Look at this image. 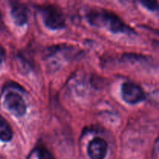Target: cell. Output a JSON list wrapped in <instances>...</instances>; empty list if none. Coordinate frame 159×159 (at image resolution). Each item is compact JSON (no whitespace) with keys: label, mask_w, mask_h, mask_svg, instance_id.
I'll list each match as a JSON object with an SVG mask.
<instances>
[{"label":"cell","mask_w":159,"mask_h":159,"mask_svg":"<svg viewBox=\"0 0 159 159\" xmlns=\"http://www.w3.org/2000/svg\"><path fill=\"white\" fill-rule=\"evenodd\" d=\"M86 19L93 26L104 27L114 34L134 33L133 30L117 15L105 9H93L87 13Z\"/></svg>","instance_id":"cell-1"},{"label":"cell","mask_w":159,"mask_h":159,"mask_svg":"<svg viewBox=\"0 0 159 159\" xmlns=\"http://www.w3.org/2000/svg\"><path fill=\"white\" fill-rule=\"evenodd\" d=\"M40 13L45 26L49 29L59 30L65 26V17L58 6L54 5L42 6Z\"/></svg>","instance_id":"cell-2"},{"label":"cell","mask_w":159,"mask_h":159,"mask_svg":"<svg viewBox=\"0 0 159 159\" xmlns=\"http://www.w3.org/2000/svg\"><path fill=\"white\" fill-rule=\"evenodd\" d=\"M121 97L123 100L130 105L141 102L145 99L144 90L134 82H124L121 85Z\"/></svg>","instance_id":"cell-3"},{"label":"cell","mask_w":159,"mask_h":159,"mask_svg":"<svg viewBox=\"0 0 159 159\" xmlns=\"http://www.w3.org/2000/svg\"><path fill=\"white\" fill-rule=\"evenodd\" d=\"M4 105L12 114L21 117L26 112V104L19 93L9 92L5 96Z\"/></svg>","instance_id":"cell-4"},{"label":"cell","mask_w":159,"mask_h":159,"mask_svg":"<svg viewBox=\"0 0 159 159\" xmlns=\"http://www.w3.org/2000/svg\"><path fill=\"white\" fill-rule=\"evenodd\" d=\"M108 151L107 141L101 138H96L88 144L87 152L91 159H104Z\"/></svg>","instance_id":"cell-5"},{"label":"cell","mask_w":159,"mask_h":159,"mask_svg":"<svg viewBox=\"0 0 159 159\" xmlns=\"http://www.w3.org/2000/svg\"><path fill=\"white\" fill-rule=\"evenodd\" d=\"M11 16L17 26H23L28 21L27 9L23 5L15 3L11 9Z\"/></svg>","instance_id":"cell-6"},{"label":"cell","mask_w":159,"mask_h":159,"mask_svg":"<svg viewBox=\"0 0 159 159\" xmlns=\"http://www.w3.org/2000/svg\"><path fill=\"white\" fill-rule=\"evenodd\" d=\"M13 136L12 127L7 121L0 118V141L7 142L12 140Z\"/></svg>","instance_id":"cell-7"},{"label":"cell","mask_w":159,"mask_h":159,"mask_svg":"<svg viewBox=\"0 0 159 159\" xmlns=\"http://www.w3.org/2000/svg\"><path fill=\"white\" fill-rule=\"evenodd\" d=\"M37 154L38 159H55L52 154L48 149L43 147H40L37 148Z\"/></svg>","instance_id":"cell-8"},{"label":"cell","mask_w":159,"mask_h":159,"mask_svg":"<svg viewBox=\"0 0 159 159\" xmlns=\"http://www.w3.org/2000/svg\"><path fill=\"white\" fill-rule=\"evenodd\" d=\"M140 2L146 7L147 9H148L151 11H155L158 10V3L157 1L155 0H141L140 1Z\"/></svg>","instance_id":"cell-9"},{"label":"cell","mask_w":159,"mask_h":159,"mask_svg":"<svg viewBox=\"0 0 159 159\" xmlns=\"http://www.w3.org/2000/svg\"><path fill=\"white\" fill-rule=\"evenodd\" d=\"M5 57H6V52H5L4 48L0 46V64L2 63L3 61L5 60Z\"/></svg>","instance_id":"cell-10"},{"label":"cell","mask_w":159,"mask_h":159,"mask_svg":"<svg viewBox=\"0 0 159 159\" xmlns=\"http://www.w3.org/2000/svg\"><path fill=\"white\" fill-rule=\"evenodd\" d=\"M2 18L0 17V29L2 28Z\"/></svg>","instance_id":"cell-11"}]
</instances>
